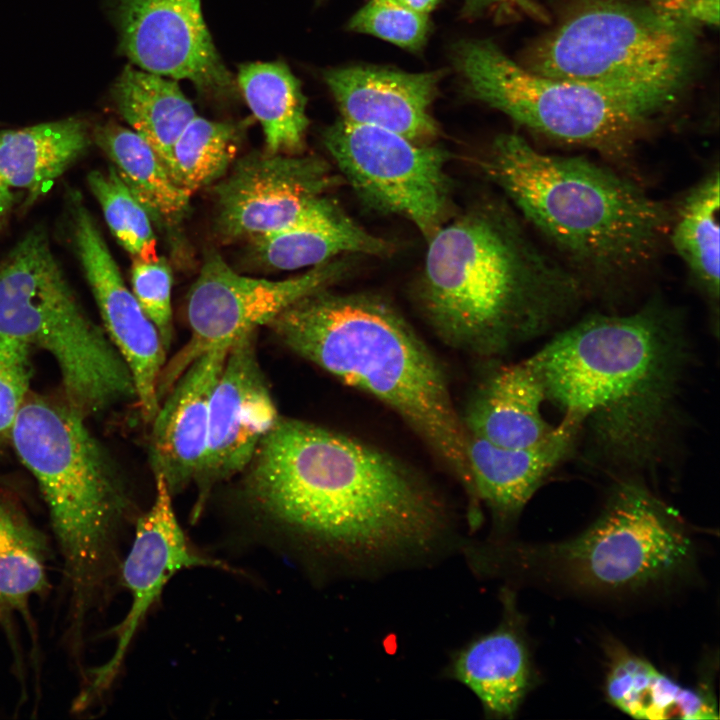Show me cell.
Segmentation results:
<instances>
[{"mask_svg": "<svg viewBox=\"0 0 720 720\" xmlns=\"http://www.w3.org/2000/svg\"><path fill=\"white\" fill-rule=\"evenodd\" d=\"M245 471V498L256 512L344 557L423 550L444 522L438 496L407 464L308 421L280 416Z\"/></svg>", "mask_w": 720, "mask_h": 720, "instance_id": "obj_1", "label": "cell"}, {"mask_svg": "<svg viewBox=\"0 0 720 720\" xmlns=\"http://www.w3.org/2000/svg\"><path fill=\"white\" fill-rule=\"evenodd\" d=\"M518 216L506 201L483 198L426 241L414 297L446 345L493 358L580 304L582 282L536 245Z\"/></svg>", "mask_w": 720, "mask_h": 720, "instance_id": "obj_2", "label": "cell"}, {"mask_svg": "<svg viewBox=\"0 0 720 720\" xmlns=\"http://www.w3.org/2000/svg\"><path fill=\"white\" fill-rule=\"evenodd\" d=\"M688 353L679 319L653 300L588 316L529 359L563 419L586 426L606 458L642 467L664 446Z\"/></svg>", "mask_w": 720, "mask_h": 720, "instance_id": "obj_3", "label": "cell"}, {"mask_svg": "<svg viewBox=\"0 0 720 720\" xmlns=\"http://www.w3.org/2000/svg\"><path fill=\"white\" fill-rule=\"evenodd\" d=\"M292 352L392 409L479 509L466 431L440 361L387 300L326 287L298 299L268 325Z\"/></svg>", "mask_w": 720, "mask_h": 720, "instance_id": "obj_4", "label": "cell"}, {"mask_svg": "<svg viewBox=\"0 0 720 720\" xmlns=\"http://www.w3.org/2000/svg\"><path fill=\"white\" fill-rule=\"evenodd\" d=\"M479 165L583 285L631 278L668 236L672 213L663 202L586 158L547 154L504 133Z\"/></svg>", "mask_w": 720, "mask_h": 720, "instance_id": "obj_5", "label": "cell"}, {"mask_svg": "<svg viewBox=\"0 0 720 720\" xmlns=\"http://www.w3.org/2000/svg\"><path fill=\"white\" fill-rule=\"evenodd\" d=\"M66 401L28 394L9 438L48 507L69 592V635L84 626L120 567L128 496L104 448Z\"/></svg>", "mask_w": 720, "mask_h": 720, "instance_id": "obj_6", "label": "cell"}, {"mask_svg": "<svg viewBox=\"0 0 720 720\" xmlns=\"http://www.w3.org/2000/svg\"><path fill=\"white\" fill-rule=\"evenodd\" d=\"M519 576L576 595L621 596L664 589L690 576L695 545L679 515L646 486L621 481L585 530L507 552Z\"/></svg>", "mask_w": 720, "mask_h": 720, "instance_id": "obj_7", "label": "cell"}, {"mask_svg": "<svg viewBox=\"0 0 720 720\" xmlns=\"http://www.w3.org/2000/svg\"><path fill=\"white\" fill-rule=\"evenodd\" d=\"M0 333L50 353L65 401L85 417L136 400L128 366L78 303L40 229L0 267Z\"/></svg>", "mask_w": 720, "mask_h": 720, "instance_id": "obj_8", "label": "cell"}, {"mask_svg": "<svg viewBox=\"0 0 720 720\" xmlns=\"http://www.w3.org/2000/svg\"><path fill=\"white\" fill-rule=\"evenodd\" d=\"M456 64L474 98L530 131L609 158L628 156L677 95L548 78L516 63L488 40L462 42Z\"/></svg>", "mask_w": 720, "mask_h": 720, "instance_id": "obj_9", "label": "cell"}, {"mask_svg": "<svg viewBox=\"0 0 720 720\" xmlns=\"http://www.w3.org/2000/svg\"><path fill=\"white\" fill-rule=\"evenodd\" d=\"M694 60L693 27L630 0H584L523 66L567 82L678 93Z\"/></svg>", "mask_w": 720, "mask_h": 720, "instance_id": "obj_10", "label": "cell"}, {"mask_svg": "<svg viewBox=\"0 0 720 720\" xmlns=\"http://www.w3.org/2000/svg\"><path fill=\"white\" fill-rule=\"evenodd\" d=\"M322 142L342 180L369 210L404 218L425 241L449 219L447 149L341 118L323 131Z\"/></svg>", "mask_w": 720, "mask_h": 720, "instance_id": "obj_11", "label": "cell"}, {"mask_svg": "<svg viewBox=\"0 0 720 720\" xmlns=\"http://www.w3.org/2000/svg\"><path fill=\"white\" fill-rule=\"evenodd\" d=\"M352 256L336 257L288 279L268 280L241 275L218 252H208L186 298L190 338L162 369L159 401L204 353L267 326L298 299L343 279L353 265Z\"/></svg>", "mask_w": 720, "mask_h": 720, "instance_id": "obj_12", "label": "cell"}, {"mask_svg": "<svg viewBox=\"0 0 720 720\" xmlns=\"http://www.w3.org/2000/svg\"><path fill=\"white\" fill-rule=\"evenodd\" d=\"M339 176L315 155L251 152L213 184L216 234L252 241L302 222L329 204Z\"/></svg>", "mask_w": 720, "mask_h": 720, "instance_id": "obj_13", "label": "cell"}, {"mask_svg": "<svg viewBox=\"0 0 720 720\" xmlns=\"http://www.w3.org/2000/svg\"><path fill=\"white\" fill-rule=\"evenodd\" d=\"M154 479L153 503L137 519L129 552L119 567L122 583L131 594L130 609L114 629L117 641L111 657L90 670L87 685L75 702L78 710L87 708L112 685L139 626L173 576L198 567L231 571V567L202 554L190 543L177 520L173 495L163 477L156 475Z\"/></svg>", "mask_w": 720, "mask_h": 720, "instance_id": "obj_14", "label": "cell"}, {"mask_svg": "<svg viewBox=\"0 0 720 720\" xmlns=\"http://www.w3.org/2000/svg\"><path fill=\"white\" fill-rule=\"evenodd\" d=\"M256 336L257 331L248 332L231 343L213 389L194 519L216 484L246 470L280 417L258 359Z\"/></svg>", "mask_w": 720, "mask_h": 720, "instance_id": "obj_15", "label": "cell"}, {"mask_svg": "<svg viewBox=\"0 0 720 720\" xmlns=\"http://www.w3.org/2000/svg\"><path fill=\"white\" fill-rule=\"evenodd\" d=\"M121 49L140 69L230 96L233 77L206 27L200 0H118Z\"/></svg>", "mask_w": 720, "mask_h": 720, "instance_id": "obj_16", "label": "cell"}, {"mask_svg": "<svg viewBox=\"0 0 720 720\" xmlns=\"http://www.w3.org/2000/svg\"><path fill=\"white\" fill-rule=\"evenodd\" d=\"M72 232L104 331L128 366L146 422L159 408L158 381L167 351L158 330L127 287L101 231L81 195H71Z\"/></svg>", "mask_w": 720, "mask_h": 720, "instance_id": "obj_17", "label": "cell"}, {"mask_svg": "<svg viewBox=\"0 0 720 720\" xmlns=\"http://www.w3.org/2000/svg\"><path fill=\"white\" fill-rule=\"evenodd\" d=\"M231 344L212 348L180 375L153 417L149 461L175 495L195 483L203 466L209 405Z\"/></svg>", "mask_w": 720, "mask_h": 720, "instance_id": "obj_18", "label": "cell"}, {"mask_svg": "<svg viewBox=\"0 0 720 720\" xmlns=\"http://www.w3.org/2000/svg\"><path fill=\"white\" fill-rule=\"evenodd\" d=\"M440 71L407 73L376 67L329 69L324 80L341 119L375 126L419 142L430 143L438 134L431 114Z\"/></svg>", "mask_w": 720, "mask_h": 720, "instance_id": "obj_19", "label": "cell"}, {"mask_svg": "<svg viewBox=\"0 0 720 720\" xmlns=\"http://www.w3.org/2000/svg\"><path fill=\"white\" fill-rule=\"evenodd\" d=\"M580 427L566 419L525 447L495 445L466 432L475 494L501 522L514 520L546 478L571 453Z\"/></svg>", "mask_w": 720, "mask_h": 720, "instance_id": "obj_20", "label": "cell"}, {"mask_svg": "<svg viewBox=\"0 0 720 720\" xmlns=\"http://www.w3.org/2000/svg\"><path fill=\"white\" fill-rule=\"evenodd\" d=\"M502 600L504 614L498 627L462 649L452 673L489 715L512 718L532 688L534 672L522 616L511 591H505Z\"/></svg>", "mask_w": 720, "mask_h": 720, "instance_id": "obj_21", "label": "cell"}, {"mask_svg": "<svg viewBox=\"0 0 720 720\" xmlns=\"http://www.w3.org/2000/svg\"><path fill=\"white\" fill-rule=\"evenodd\" d=\"M542 381L530 359L496 365L474 389L461 419L465 431L495 445L518 448L547 436Z\"/></svg>", "mask_w": 720, "mask_h": 720, "instance_id": "obj_22", "label": "cell"}, {"mask_svg": "<svg viewBox=\"0 0 720 720\" xmlns=\"http://www.w3.org/2000/svg\"><path fill=\"white\" fill-rule=\"evenodd\" d=\"M251 242L255 262L273 270L311 268L343 255L388 256L394 245L357 223L335 201L317 214Z\"/></svg>", "mask_w": 720, "mask_h": 720, "instance_id": "obj_23", "label": "cell"}, {"mask_svg": "<svg viewBox=\"0 0 720 720\" xmlns=\"http://www.w3.org/2000/svg\"><path fill=\"white\" fill-rule=\"evenodd\" d=\"M608 701L637 719H718L710 691L685 687L615 640L606 645Z\"/></svg>", "mask_w": 720, "mask_h": 720, "instance_id": "obj_24", "label": "cell"}, {"mask_svg": "<svg viewBox=\"0 0 720 720\" xmlns=\"http://www.w3.org/2000/svg\"><path fill=\"white\" fill-rule=\"evenodd\" d=\"M49 548L45 534L24 510L0 496V626L20 667L15 625L21 617L29 626L30 602L48 590Z\"/></svg>", "mask_w": 720, "mask_h": 720, "instance_id": "obj_25", "label": "cell"}, {"mask_svg": "<svg viewBox=\"0 0 720 720\" xmlns=\"http://www.w3.org/2000/svg\"><path fill=\"white\" fill-rule=\"evenodd\" d=\"M89 143L86 125L74 118L0 131V176L9 187L25 189L34 201Z\"/></svg>", "mask_w": 720, "mask_h": 720, "instance_id": "obj_26", "label": "cell"}, {"mask_svg": "<svg viewBox=\"0 0 720 720\" xmlns=\"http://www.w3.org/2000/svg\"><path fill=\"white\" fill-rule=\"evenodd\" d=\"M95 140L152 223L158 228L178 227L189 212L191 195L176 184L149 143L112 122L96 129Z\"/></svg>", "mask_w": 720, "mask_h": 720, "instance_id": "obj_27", "label": "cell"}, {"mask_svg": "<svg viewBox=\"0 0 720 720\" xmlns=\"http://www.w3.org/2000/svg\"><path fill=\"white\" fill-rule=\"evenodd\" d=\"M113 96L121 116L168 170L174 143L196 116L193 104L173 79L131 66L116 81Z\"/></svg>", "mask_w": 720, "mask_h": 720, "instance_id": "obj_28", "label": "cell"}, {"mask_svg": "<svg viewBox=\"0 0 720 720\" xmlns=\"http://www.w3.org/2000/svg\"><path fill=\"white\" fill-rule=\"evenodd\" d=\"M243 97L261 124L265 151L301 154L309 120L299 80L282 62H254L239 67Z\"/></svg>", "mask_w": 720, "mask_h": 720, "instance_id": "obj_29", "label": "cell"}, {"mask_svg": "<svg viewBox=\"0 0 720 720\" xmlns=\"http://www.w3.org/2000/svg\"><path fill=\"white\" fill-rule=\"evenodd\" d=\"M719 170L709 172L682 198L668 234L697 287L711 305L719 300Z\"/></svg>", "mask_w": 720, "mask_h": 720, "instance_id": "obj_30", "label": "cell"}, {"mask_svg": "<svg viewBox=\"0 0 720 720\" xmlns=\"http://www.w3.org/2000/svg\"><path fill=\"white\" fill-rule=\"evenodd\" d=\"M241 138L238 125L196 115L173 145L168 172L192 196L225 176L236 160Z\"/></svg>", "mask_w": 720, "mask_h": 720, "instance_id": "obj_31", "label": "cell"}, {"mask_svg": "<svg viewBox=\"0 0 720 720\" xmlns=\"http://www.w3.org/2000/svg\"><path fill=\"white\" fill-rule=\"evenodd\" d=\"M88 185L110 231L133 259H156L157 240L152 220L116 169L110 166L107 171H91Z\"/></svg>", "mask_w": 720, "mask_h": 720, "instance_id": "obj_32", "label": "cell"}, {"mask_svg": "<svg viewBox=\"0 0 720 720\" xmlns=\"http://www.w3.org/2000/svg\"><path fill=\"white\" fill-rule=\"evenodd\" d=\"M348 28L417 51L427 39L430 23L429 15L393 0H370L350 19Z\"/></svg>", "mask_w": 720, "mask_h": 720, "instance_id": "obj_33", "label": "cell"}, {"mask_svg": "<svg viewBox=\"0 0 720 720\" xmlns=\"http://www.w3.org/2000/svg\"><path fill=\"white\" fill-rule=\"evenodd\" d=\"M131 291L155 325L168 352L173 339L172 271L164 257L153 260L133 259Z\"/></svg>", "mask_w": 720, "mask_h": 720, "instance_id": "obj_34", "label": "cell"}, {"mask_svg": "<svg viewBox=\"0 0 720 720\" xmlns=\"http://www.w3.org/2000/svg\"><path fill=\"white\" fill-rule=\"evenodd\" d=\"M30 348L25 342L0 333V437H9L29 394Z\"/></svg>", "mask_w": 720, "mask_h": 720, "instance_id": "obj_35", "label": "cell"}, {"mask_svg": "<svg viewBox=\"0 0 720 720\" xmlns=\"http://www.w3.org/2000/svg\"><path fill=\"white\" fill-rule=\"evenodd\" d=\"M657 12L694 28L695 25H717L719 0H648Z\"/></svg>", "mask_w": 720, "mask_h": 720, "instance_id": "obj_36", "label": "cell"}, {"mask_svg": "<svg viewBox=\"0 0 720 720\" xmlns=\"http://www.w3.org/2000/svg\"><path fill=\"white\" fill-rule=\"evenodd\" d=\"M14 203L11 187L0 176V228L4 225Z\"/></svg>", "mask_w": 720, "mask_h": 720, "instance_id": "obj_37", "label": "cell"}, {"mask_svg": "<svg viewBox=\"0 0 720 720\" xmlns=\"http://www.w3.org/2000/svg\"><path fill=\"white\" fill-rule=\"evenodd\" d=\"M397 2L398 4L407 7L411 10H414L416 12L429 15L430 12H432L436 6L438 5L440 0H393Z\"/></svg>", "mask_w": 720, "mask_h": 720, "instance_id": "obj_38", "label": "cell"}, {"mask_svg": "<svg viewBox=\"0 0 720 720\" xmlns=\"http://www.w3.org/2000/svg\"><path fill=\"white\" fill-rule=\"evenodd\" d=\"M506 0H465V10L469 13H476L479 12L486 7H489L493 4H496L498 2H502ZM519 4L524 5L525 7L530 8L529 1L527 0H516Z\"/></svg>", "mask_w": 720, "mask_h": 720, "instance_id": "obj_39", "label": "cell"}, {"mask_svg": "<svg viewBox=\"0 0 720 720\" xmlns=\"http://www.w3.org/2000/svg\"><path fill=\"white\" fill-rule=\"evenodd\" d=\"M318 1H322V0H318Z\"/></svg>", "mask_w": 720, "mask_h": 720, "instance_id": "obj_40", "label": "cell"}]
</instances>
